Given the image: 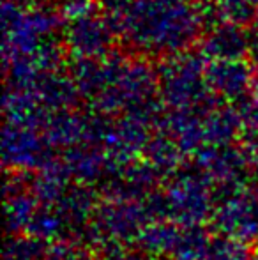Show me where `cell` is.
Returning a JSON list of instances; mask_svg holds the SVG:
<instances>
[{
  "mask_svg": "<svg viewBox=\"0 0 258 260\" xmlns=\"http://www.w3.org/2000/svg\"><path fill=\"white\" fill-rule=\"evenodd\" d=\"M180 237V230L177 223L158 219V221L147 225L138 236L140 246L145 253L154 255H172L177 241Z\"/></svg>",
  "mask_w": 258,
  "mask_h": 260,
  "instance_id": "e0dca14e",
  "label": "cell"
},
{
  "mask_svg": "<svg viewBox=\"0 0 258 260\" xmlns=\"http://www.w3.org/2000/svg\"><path fill=\"white\" fill-rule=\"evenodd\" d=\"M71 78L80 96L103 115L141 108L152 103L159 92L158 71L147 60L119 53L103 58H76Z\"/></svg>",
  "mask_w": 258,
  "mask_h": 260,
  "instance_id": "7a4b0ae2",
  "label": "cell"
},
{
  "mask_svg": "<svg viewBox=\"0 0 258 260\" xmlns=\"http://www.w3.org/2000/svg\"><path fill=\"white\" fill-rule=\"evenodd\" d=\"M205 78L210 92L217 100L242 101L255 90V64L242 58L207 60Z\"/></svg>",
  "mask_w": 258,
  "mask_h": 260,
  "instance_id": "52a82bcc",
  "label": "cell"
},
{
  "mask_svg": "<svg viewBox=\"0 0 258 260\" xmlns=\"http://www.w3.org/2000/svg\"><path fill=\"white\" fill-rule=\"evenodd\" d=\"M65 229H67V225H65L60 212L57 211V209L52 211V209L45 207L34 212L30 223H28L25 230H27L28 236L48 241V239H53V237L60 236Z\"/></svg>",
  "mask_w": 258,
  "mask_h": 260,
  "instance_id": "44dd1931",
  "label": "cell"
},
{
  "mask_svg": "<svg viewBox=\"0 0 258 260\" xmlns=\"http://www.w3.org/2000/svg\"><path fill=\"white\" fill-rule=\"evenodd\" d=\"M151 219L145 206H138L134 200H110L108 206L97 207L92 223L82 230L89 234V243L99 244L101 248L112 243H128L141 234Z\"/></svg>",
  "mask_w": 258,
  "mask_h": 260,
  "instance_id": "8992f818",
  "label": "cell"
},
{
  "mask_svg": "<svg viewBox=\"0 0 258 260\" xmlns=\"http://www.w3.org/2000/svg\"><path fill=\"white\" fill-rule=\"evenodd\" d=\"M249 57L255 64H258V13L253 18L251 28H249Z\"/></svg>",
  "mask_w": 258,
  "mask_h": 260,
  "instance_id": "4316f807",
  "label": "cell"
},
{
  "mask_svg": "<svg viewBox=\"0 0 258 260\" xmlns=\"http://www.w3.org/2000/svg\"><path fill=\"white\" fill-rule=\"evenodd\" d=\"M92 145L94 144L72 145L64 154V161L71 172V177H76L80 182L97 181L101 175L108 172L110 159H108L106 152L103 154Z\"/></svg>",
  "mask_w": 258,
  "mask_h": 260,
  "instance_id": "5bb4252c",
  "label": "cell"
},
{
  "mask_svg": "<svg viewBox=\"0 0 258 260\" xmlns=\"http://www.w3.org/2000/svg\"><path fill=\"white\" fill-rule=\"evenodd\" d=\"M214 225L232 239L248 243L258 237V191H239L223 200L212 214Z\"/></svg>",
  "mask_w": 258,
  "mask_h": 260,
  "instance_id": "9c48e42d",
  "label": "cell"
},
{
  "mask_svg": "<svg viewBox=\"0 0 258 260\" xmlns=\"http://www.w3.org/2000/svg\"><path fill=\"white\" fill-rule=\"evenodd\" d=\"M255 186L258 188V163H255Z\"/></svg>",
  "mask_w": 258,
  "mask_h": 260,
  "instance_id": "83f0119b",
  "label": "cell"
},
{
  "mask_svg": "<svg viewBox=\"0 0 258 260\" xmlns=\"http://www.w3.org/2000/svg\"><path fill=\"white\" fill-rule=\"evenodd\" d=\"M60 13L41 6H27L20 0L2 4V60L9 64L35 53L53 41L60 25Z\"/></svg>",
  "mask_w": 258,
  "mask_h": 260,
  "instance_id": "3957f363",
  "label": "cell"
},
{
  "mask_svg": "<svg viewBox=\"0 0 258 260\" xmlns=\"http://www.w3.org/2000/svg\"><path fill=\"white\" fill-rule=\"evenodd\" d=\"M38 199L32 193L20 191L14 195L7 197L6 202V230L9 234L20 232V230L27 229V225L30 223L35 209Z\"/></svg>",
  "mask_w": 258,
  "mask_h": 260,
  "instance_id": "ac0fdd59",
  "label": "cell"
},
{
  "mask_svg": "<svg viewBox=\"0 0 258 260\" xmlns=\"http://www.w3.org/2000/svg\"><path fill=\"white\" fill-rule=\"evenodd\" d=\"M256 4H258V0H256Z\"/></svg>",
  "mask_w": 258,
  "mask_h": 260,
  "instance_id": "4dcf8cb0",
  "label": "cell"
},
{
  "mask_svg": "<svg viewBox=\"0 0 258 260\" xmlns=\"http://www.w3.org/2000/svg\"><path fill=\"white\" fill-rule=\"evenodd\" d=\"M207 145H227L242 133V120L239 110L214 105L203 115Z\"/></svg>",
  "mask_w": 258,
  "mask_h": 260,
  "instance_id": "4fadbf2b",
  "label": "cell"
},
{
  "mask_svg": "<svg viewBox=\"0 0 258 260\" xmlns=\"http://www.w3.org/2000/svg\"><path fill=\"white\" fill-rule=\"evenodd\" d=\"M207 58L202 52L191 50L163 58L158 71L159 96L170 110L205 108L217 101L205 78Z\"/></svg>",
  "mask_w": 258,
  "mask_h": 260,
  "instance_id": "277c9868",
  "label": "cell"
},
{
  "mask_svg": "<svg viewBox=\"0 0 258 260\" xmlns=\"http://www.w3.org/2000/svg\"><path fill=\"white\" fill-rule=\"evenodd\" d=\"M46 145L50 144L35 133V127L14 122H6L4 126L2 152L6 167L43 168L53 157Z\"/></svg>",
  "mask_w": 258,
  "mask_h": 260,
  "instance_id": "30bf717a",
  "label": "cell"
},
{
  "mask_svg": "<svg viewBox=\"0 0 258 260\" xmlns=\"http://www.w3.org/2000/svg\"><path fill=\"white\" fill-rule=\"evenodd\" d=\"M59 13L65 23L80 20L97 13V0H60Z\"/></svg>",
  "mask_w": 258,
  "mask_h": 260,
  "instance_id": "cb8c5ba5",
  "label": "cell"
},
{
  "mask_svg": "<svg viewBox=\"0 0 258 260\" xmlns=\"http://www.w3.org/2000/svg\"><path fill=\"white\" fill-rule=\"evenodd\" d=\"M209 241L207 230L200 225L186 226V230H180V237L170 257L172 260H202Z\"/></svg>",
  "mask_w": 258,
  "mask_h": 260,
  "instance_id": "d6986e66",
  "label": "cell"
},
{
  "mask_svg": "<svg viewBox=\"0 0 258 260\" xmlns=\"http://www.w3.org/2000/svg\"><path fill=\"white\" fill-rule=\"evenodd\" d=\"M210 11L217 20L246 25L258 13L256 0H210Z\"/></svg>",
  "mask_w": 258,
  "mask_h": 260,
  "instance_id": "ffe728a7",
  "label": "cell"
},
{
  "mask_svg": "<svg viewBox=\"0 0 258 260\" xmlns=\"http://www.w3.org/2000/svg\"><path fill=\"white\" fill-rule=\"evenodd\" d=\"M96 193L92 189L85 188V186L78 184L72 186L67 191H64V195L57 202V211L60 212V216H62V219L69 229L82 232L85 229L87 219L96 211Z\"/></svg>",
  "mask_w": 258,
  "mask_h": 260,
  "instance_id": "9a60e30c",
  "label": "cell"
},
{
  "mask_svg": "<svg viewBox=\"0 0 258 260\" xmlns=\"http://www.w3.org/2000/svg\"><path fill=\"white\" fill-rule=\"evenodd\" d=\"M45 248V241L39 237H13L6 243L4 260H45L48 251Z\"/></svg>",
  "mask_w": 258,
  "mask_h": 260,
  "instance_id": "7402d4cb",
  "label": "cell"
},
{
  "mask_svg": "<svg viewBox=\"0 0 258 260\" xmlns=\"http://www.w3.org/2000/svg\"><path fill=\"white\" fill-rule=\"evenodd\" d=\"M212 179L200 167L186 172H173V179L166 188L168 219L184 226L200 225L212 214L214 195L209 193Z\"/></svg>",
  "mask_w": 258,
  "mask_h": 260,
  "instance_id": "5b68a950",
  "label": "cell"
},
{
  "mask_svg": "<svg viewBox=\"0 0 258 260\" xmlns=\"http://www.w3.org/2000/svg\"><path fill=\"white\" fill-rule=\"evenodd\" d=\"M104 260H147L143 255L136 253V251H124V248L117 243H112L103 246Z\"/></svg>",
  "mask_w": 258,
  "mask_h": 260,
  "instance_id": "484cf974",
  "label": "cell"
},
{
  "mask_svg": "<svg viewBox=\"0 0 258 260\" xmlns=\"http://www.w3.org/2000/svg\"><path fill=\"white\" fill-rule=\"evenodd\" d=\"M248 257L249 251L242 246V241L219 236L210 237L202 260H246Z\"/></svg>",
  "mask_w": 258,
  "mask_h": 260,
  "instance_id": "603a6c76",
  "label": "cell"
},
{
  "mask_svg": "<svg viewBox=\"0 0 258 260\" xmlns=\"http://www.w3.org/2000/svg\"><path fill=\"white\" fill-rule=\"evenodd\" d=\"M143 152L145 159L161 175H170L173 172H177L184 154L182 149L179 147V144L168 133L156 135V137L149 138Z\"/></svg>",
  "mask_w": 258,
  "mask_h": 260,
  "instance_id": "2e32d148",
  "label": "cell"
},
{
  "mask_svg": "<svg viewBox=\"0 0 258 260\" xmlns=\"http://www.w3.org/2000/svg\"><path fill=\"white\" fill-rule=\"evenodd\" d=\"M114 28L103 14H89L75 21H67L64 32V45L75 58H103L112 53Z\"/></svg>",
  "mask_w": 258,
  "mask_h": 260,
  "instance_id": "ba28073f",
  "label": "cell"
},
{
  "mask_svg": "<svg viewBox=\"0 0 258 260\" xmlns=\"http://www.w3.org/2000/svg\"><path fill=\"white\" fill-rule=\"evenodd\" d=\"M45 260H90L87 250H83L78 244L59 243L46 251Z\"/></svg>",
  "mask_w": 258,
  "mask_h": 260,
  "instance_id": "d4e9b609",
  "label": "cell"
},
{
  "mask_svg": "<svg viewBox=\"0 0 258 260\" xmlns=\"http://www.w3.org/2000/svg\"><path fill=\"white\" fill-rule=\"evenodd\" d=\"M248 157L244 151L227 145H203L196 151V167H200L217 184L241 186L246 175Z\"/></svg>",
  "mask_w": 258,
  "mask_h": 260,
  "instance_id": "8fae6325",
  "label": "cell"
},
{
  "mask_svg": "<svg viewBox=\"0 0 258 260\" xmlns=\"http://www.w3.org/2000/svg\"><path fill=\"white\" fill-rule=\"evenodd\" d=\"M207 60L214 58H242L249 55V32L234 21L219 20L202 39V50Z\"/></svg>",
  "mask_w": 258,
  "mask_h": 260,
  "instance_id": "7c38bea8",
  "label": "cell"
},
{
  "mask_svg": "<svg viewBox=\"0 0 258 260\" xmlns=\"http://www.w3.org/2000/svg\"><path fill=\"white\" fill-rule=\"evenodd\" d=\"M246 260H258V253H255V255H251V253H249V257L246 258Z\"/></svg>",
  "mask_w": 258,
  "mask_h": 260,
  "instance_id": "f1b7e54d",
  "label": "cell"
},
{
  "mask_svg": "<svg viewBox=\"0 0 258 260\" xmlns=\"http://www.w3.org/2000/svg\"><path fill=\"white\" fill-rule=\"evenodd\" d=\"M255 90H256V92H258V82H256V85H255Z\"/></svg>",
  "mask_w": 258,
  "mask_h": 260,
  "instance_id": "f546056e",
  "label": "cell"
},
{
  "mask_svg": "<svg viewBox=\"0 0 258 260\" xmlns=\"http://www.w3.org/2000/svg\"><path fill=\"white\" fill-rule=\"evenodd\" d=\"M103 16L131 48L161 57L190 50L205 27L195 0H104Z\"/></svg>",
  "mask_w": 258,
  "mask_h": 260,
  "instance_id": "6da1fadb",
  "label": "cell"
}]
</instances>
